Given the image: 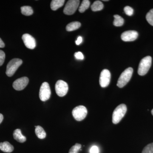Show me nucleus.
I'll use <instances>...</instances> for the list:
<instances>
[{
    "label": "nucleus",
    "instance_id": "2eb2a0df",
    "mask_svg": "<svg viewBox=\"0 0 153 153\" xmlns=\"http://www.w3.org/2000/svg\"><path fill=\"white\" fill-rule=\"evenodd\" d=\"M64 2L65 1L64 0H53L51 2L50 7L53 10H56L62 7L64 4Z\"/></svg>",
    "mask_w": 153,
    "mask_h": 153
},
{
    "label": "nucleus",
    "instance_id": "f03ea898",
    "mask_svg": "<svg viewBox=\"0 0 153 153\" xmlns=\"http://www.w3.org/2000/svg\"><path fill=\"white\" fill-rule=\"evenodd\" d=\"M133 69L131 67L126 68L121 74L117 82V85L122 88L125 86L131 79Z\"/></svg>",
    "mask_w": 153,
    "mask_h": 153
},
{
    "label": "nucleus",
    "instance_id": "39448f33",
    "mask_svg": "<svg viewBox=\"0 0 153 153\" xmlns=\"http://www.w3.org/2000/svg\"><path fill=\"white\" fill-rule=\"evenodd\" d=\"M87 108L83 105H79L76 107L72 111L73 117L78 121L84 120L87 116Z\"/></svg>",
    "mask_w": 153,
    "mask_h": 153
},
{
    "label": "nucleus",
    "instance_id": "0eeeda50",
    "mask_svg": "<svg viewBox=\"0 0 153 153\" xmlns=\"http://www.w3.org/2000/svg\"><path fill=\"white\" fill-rule=\"evenodd\" d=\"M80 1L78 0H70L67 2L63 10V13L66 15H73L76 12L79 5Z\"/></svg>",
    "mask_w": 153,
    "mask_h": 153
},
{
    "label": "nucleus",
    "instance_id": "f8f14e48",
    "mask_svg": "<svg viewBox=\"0 0 153 153\" xmlns=\"http://www.w3.org/2000/svg\"><path fill=\"white\" fill-rule=\"evenodd\" d=\"M22 38L25 46L28 49H33L36 47V40L31 35L28 34H24L22 36Z\"/></svg>",
    "mask_w": 153,
    "mask_h": 153
},
{
    "label": "nucleus",
    "instance_id": "412c9836",
    "mask_svg": "<svg viewBox=\"0 0 153 153\" xmlns=\"http://www.w3.org/2000/svg\"><path fill=\"white\" fill-rule=\"evenodd\" d=\"M90 5V1L88 0H83L82 1L80 7H79V11L80 13H84L87 10Z\"/></svg>",
    "mask_w": 153,
    "mask_h": 153
},
{
    "label": "nucleus",
    "instance_id": "2f4dec72",
    "mask_svg": "<svg viewBox=\"0 0 153 153\" xmlns=\"http://www.w3.org/2000/svg\"><path fill=\"white\" fill-rule=\"evenodd\" d=\"M152 114L153 116V109L152 110Z\"/></svg>",
    "mask_w": 153,
    "mask_h": 153
},
{
    "label": "nucleus",
    "instance_id": "a211bd4d",
    "mask_svg": "<svg viewBox=\"0 0 153 153\" xmlns=\"http://www.w3.org/2000/svg\"><path fill=\"white\" fill-rule=\"evenodd\" d=\"M103 4L100 1H94L91 6V9L94 12L100 11L103 8Z\"/></svg>",
    "mask_w": 153,
    "mask_h": 153
},
{
    "label": "nucleus",
    "instance_id": "aec40b11",
    "mask_svg": "<svg viewBox=\"0 0 153 153\" xmlns=\"http://www.w3.org/2000/svg\"><path fill=\"white\" fill-rule=\"evenodd\" d=\"M114 21L113 22V25L116 27H121L123 26L124 22V20L123 18H122L119 15H116L114 16Z\"/></svg>",
    "mask_w": 153,
    "mask_h": 153
},
{
    "label": "nucleus",
    "instance_id": "5701e85b",
    "mask_svg": "<svg viewBox=\"0 0 153 153\" xmlns=\"http://www.w3.org/2000/svg\"><path fill=\"white\" fill-rule=\"evenodd\" d=\"M81 148V145L80 144L76 143L69 150L68 153H78Z\"/></svg>",
    "mask_w": 153,
    "mask_h": 153
},
{
    "label": "nucleus",
    "instance_id": "f257e3e1",
    "mask_svg": "<svg viewBox=\"0 0 153 153\" xmlns=\"http://www.w3.org/2000/svg\"><path fill=\"white\" fill-rule=\"evenodd\" d=\"M127 111L126 105L121 104L116 108L112 114V122L114 124L118 123L124 117Z\"/></svg>",
    "mask_w": 153,
    "mask_h": 153
},
{
    "label": "nucleus",
    "instance_id": "c85d7f7f",
    "mask_svg": "<svg viewBox=\"0 0 153 153\" xmlns=\"http://www.w3.org/2000/svg\"><path fill=\"white\" fill-rule=\"evenodd\" d=\"M82 38L81 36H79L77 38V40L75 41V43H76V45H79V44L82 43Z\"/></svg>",
    "mask_w": 153,
    "mask_h": 153
},
{
    "label": "nucleus",
    "instance_id": "dca6fc26",
    "mask_svg": "<svg viewBox=\"0 0 153 153\" xmlns=\"http://www.w3.org/2000/svg\"><path fill=\"white\" fill-rule=\"evenodd\" d=\"M36 136L38 138L41 139H43L46 137V133L44 129V128L41 126H36V129H35Z\"/></svg>",
    "mask_w": 153,
    "mask_h": 153
},
{
    "label": "nucleus",
    "instance_id": "c756f323",
    "mask_svg": "<svg viewBox=\"0 0 153 153\" xmlns=\"http://www.w3.org/2000/svg\"><path fill=\"white\" fill-rule=\"evenodd\" d=\"M5 47V44L1 38H0V48H4Z\"/></svg>",
    "mask_w": 153,
    "mask_h": 153
},
{
    "label": "nucleus",
    "instance_id": "1a4fd4ad",
    "mask_svg": "<svg viewBox=\"0 0 153 153\" xmlns=\"http://www.w3.org/2000/svg\"><path fill=\"white\" fill-rule=\"evenodd\" d=\"M111 77V75L109 70L103 69L101 71L100 76L99 82L100 86L102 88L107 87L110 82Z\"/></svg>",
    "mask_w": 153,
    "mask_h": 153
},
{
    "label": "nucleus",
    "instance_id": "423d86ee",
    "mask_svg": "<svg viewBox=\"0 0 153 153\" xmlns=\"http://www.w3.org/2000/svg\"><path fill=\"white\" fill-rule=\"evenodd\" d=\"M51 91L49 83L47 82H44L42 83L40 91H39V97L42 101H46L50 98L51 96Z\"/></svg>",
    "mask_w": 153,
    "mask_h": 153
},
{
    "label": "nucleus",
    "instance_id": "a878e982",
    "mask_svg": "<svg viewBox=\"0 0 153 153\" xmlns=\"http://www.w3.org/2000/svg\"><path fill=\"white\" fill-rule=\"evenodd\" d=\"M5 54L2 50H0V66H1L4 62Z\"/></svg>",
    "mask_w": 153,
    "mask_h": 153
},
{
    "label": "nucleus",
    "instance_id": "f3484780",
    "mask_svg": "<svg viewBox=\"0 0 153 153\" xmlns=\"http://www.w3.org/2000/svg\"><path fill=\"white\" fill-rule=\"evenodd\" d=\"M81 27V24L80 22H74L69 23L66 26V30L68 32L74 31L77 30Z\"/></svg>",
    "mask_w": 153,
    "mask_h": 153
},
{
    "label": "nucleus",
    "instance_id": "9b49d317",
    "mask_svg": "<svg viewBox=\"0 0 153 153\" xmlns=\"http://www.w3.org/2000/svg\"><path fill=\"white\" fill-rule=\"evenodd\" d=\"M138 36V33L134 30L126 31L122 34L121 38L122 40L126 42L133 41L136 40Z\"/></svg>",
    "mask_w": 153,
    "mask_h": 153
},
{
    "label": "nucleus",
    "instance_id": "7ed1b4c3",
    "mask_svg": "<svg viewBox=\"0 0 153 153\" xmlns=\"http://www.w3.org/2000/svg\"><path fill=\"white\" fill-rule=\"evenodd\" d=\"M152 58L148 56L144 57L140 62L138 69V73L140 76H143L148 73L152 66Z\"/></svg>",
    "mask_w": 153,
    "mask_h": 153
},
{
    "label": "nucleus",
    "instance_id": "393cba45",
    "mask_svg": "<svg viewBox=\"0 0 153 153\" xmlns=\"http://www.w3.org/2000/svg\"><path fill=\"white\" fill-rule=\"evenodd\" d=\"M124 11L125 13L128 16H132L134 13L133 9L129 6H126V7H125L124 8Z\"/></svg>",
    "mask_w": 153,
    "mask_h": 153
},
{
    "label": "nucleus",
    "instance_id": "9d476101",
    "mask_svg": "<svg viewBox=\"0 0 153 153\" xmlns=\"http://www.w3.org/2000/svg\"><path fill=\"white\" fill-rule=\"evenodd\" d=\"M29 82L28 77L26 76L21 77L14 81L13 83V87L16 90L22 91L27 85Z\"/></svg>",
    "mask_w": 153,
    "mask_h": 153
},
{
    "label": "nucleus",
    "instance_id": "4be33fe9",
    "mask_svg": "<svg viewBox=\"0 0 153 153\" xmlns=\"http://www.w3.org/2000/svg\"><path fill=\"white\" fill-rule=\"evenodd\" d=\"M146 19L148 23L153 26V9L148 12L146 16Z\"/></svg>",
    "mask_w": 153,
    "mask_h": 153
},
{
    "label": "nucleus",
    "instance_id": "ddd939ff",
    "mask_svg": "<svg viewBox=\"0 0 153 153\" xmlns=\"http://www.w3.org/2000/svg\"><path fill=\"white\" fill-rule=\"evenodd\" d=\"M13 135L14 139L16 140L19 143L25 142L27 140L26 137L22 134V131L20 129L15 130L13 134Z\"/></svg>",
    "mask_w": 153,
    "mask_h": 153
},
{
    "label": "nucleus",
    "instance_id": "6ab92c4d",
    "mask_svg": "<svg viewBox=\"0 0 153 153\" xmlns=\"http://www.w3.org/2000/svg\"><path fill=\"white\" fill-rule=\"evenodd\" d=\"M21 11L23 15L26 16H30L33 15V10L30 6H23L21 7Z\"/></svg>",
    "mask_w": 153,
    "mask_h": 153
},
{
    "label": "nucleus",
    "instance_id": "20e7f679",
    "mask_svg": "<svg viewBox=\"0 0 153 153\" xmlns=\"http://www.w3.org/2000/svg\"><path fill=\"white\" fill-rule=\"evenodd\" d=\"M22 63L23 61L21 59L18 58L12 59L7 65L6 74L10 77L13 76Z\"/></svg>",
    "mask_w": 153,
    "mask_h": 153
},
{
    "label": "nucleus",
    "instance_id": "6e6552de",
    "mask_svg": "<svg viewBox=\"0 0 153 153\" xmlns=\"http://www.w3.org/2000/svg\"><path fill=\"white\" fill-rule=\"evenodd\" d=\"M55 89L57 95L62 97L66 95L68 92V84L63 80H58L55 84Z\"/></svg>",
    "mask_w": 153,
    "mask_h": 153
},
{
    "label": "nucleus",
    "instance_id": "7c9ffc66",
    "mask_svg": "<svg viewBox=\"0 0 153 153\" xmlns=\"http://www.w3.org/2000/svg\"><path fill=\"white\" fill-rule=\"evenodd\" d=\"M3 119H4V117H3V115L1 114H0V124L1 123Z\"/></svg>",
    "mask_w": 153,
    "mask_h": 153
},
{
    "label": "nucleus",
    "instance_id": "bb28decb",
    "mask_svg": "<svg viewBox=\"0 0 153 153\" xmlns=\"http://www.w3.org/2000/svg\"><path fill=\"white\" fill-rule=\"evenodd\" d=\"M74 57L77 60H82L84 59V56L81 52H76L74 54Z\"/></svg>",
    "mask_w": 153,
    "mask_h": 153
},
{
    "label": "nucleus",
    "instance_id": "4468645a",
    "mask_svg": "<svg viewBox=\"0 0 153 153\" xmlns=\"http://www.w3.org/2000/svg\"><path fill=\"white\" fill-rule=\"evenodd\" d=\"M0 150L6 153H11L14 150V147L8 142L0 143Z\"/></svg>",
    "mask_w": 153,
    "mask_h": 153
},
{
    "label": "nucleus",
    "instance_id": "b1692460",
    "mask_svg": "<svg viewBox=\"0 0 153 153\" xmlns=\"http://www.w3.org/2000/svg\"><path fill=\"white\" fill-rule=\"evenodd\" d=\"M142 153H153V143L147 145Z\"/></svg>",
    "mask_w": 153,
    "mask_h": 153
},
{
    "label": "nucleus",
    "instance_id": "cd10ccee",
    "mask_svg": "<svg viewBox=\"0 0 153 153\" xmlns=\"http://www.w3.org/2000/svg\"><path fill=\"white\" fill-rule=\"evenodd\" d=\"M90 153H99V149L96 146H93L90 149Z\"/></svg>",
    "mask_w": 153,
    "mask_h": 153
}]
</instances>
